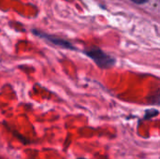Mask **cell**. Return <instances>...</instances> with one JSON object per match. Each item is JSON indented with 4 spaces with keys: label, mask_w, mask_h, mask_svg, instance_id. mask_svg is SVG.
I'll return each mask as SVG.
<instances>
[{
    "label": "cell",
    "mask_w": 160,
    "mask_h": 159,
    "mask_svg": "<svg viewBox=\"0 0 160 159\" xmlns=\"http://www.w3.org/2000/svg\"><path fill=\"white\" fill-rule=\"evenodd\" d=\"M85 53L101 67H108L113 64V59H112L109 55L105 54L99 49H91L86 51Z\"/></svg>",
    "instance_id": "cell-1"
},
{
    "label": "cell",
    "mask_w": 160,
    "mask_h": 159,
    "mask_svg": "<svg viewBox=\"0 0 160 159\" xmlns=\"http://www.w3.org/2000/svg\"><path fill=\"white\" fill-rule=\"evenodd\" d=\"M134 3H136V4H143V3H145L147 0H132Z\"/></svg>",
    "instance_id": "cell-3"
},
{
    "label": "cell",
    "mask_w": 160,
    "mask_h": 159,
    "mask_svg": "<svg viewBox=\"0 0 160 159\" xmlns=\"http://www.w3.org/2000/svg\"><path fill=\"white\" fill-rule=\"evenodd\" d=\"M34 34L52 42V44L54 45H57V46H60L62 48H65V49H74V47L67 40L63 39V38H60V37H55L53 36H51V35H48V34H45V33H41L39 31H37V30H33Z\"/></svg>",
    "instance_id": "cell-2"
}]
</instances>
